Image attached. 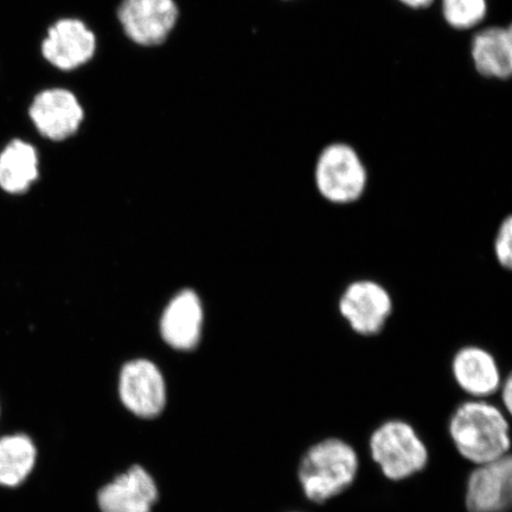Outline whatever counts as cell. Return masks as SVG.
I'll return each instance as SVG.
<instances>
[{"label":"cell","mask_w":512,"mask_h":512,"mask_svg":"<svg viewBox=\"0 0 512 512\" xmlns=\"http://www.w3.org/2000/svg\"><path fill=\"white\" fill-rule=\"evenodd\" d=\"M29 115L37 131L53 142H62L79 131L85 111L78 96L67 88H48L31 102Z\"/></svg>","instance_id":"obj_9"},{"label":"cell","mask_w":512,"mask_h":512,"mask_svg":"<svg viewBox=\"0 0 512 512\" xmlns=\"http://www.w3.org/2000/svg\"><path fill=\"white\" fill-rule=\"evenodd\" d=\"M291 512H300V511H291Z\"/></svg>","instance_id":"obj_22"},{"label":"cell","mask_w":512,"mask_h":512,"mask_svg":"<svg viewBox=\"0 0 512 512\" xmlns=\"http://www.w3.org/2000/svg\"><path fill=\"white\" fill-rule=\"evenodd\" d=\"M284 2H297V0H284Z\"/></svg>","instance_id":"obj_21"},{"label":"cell","mask_w":512,"mask_h":512,"mask_svg":"<svg viewBox=\"0 0 512 512\" xmlns=\"http://www.w3.org/2000/svg\"><path fill=\"white\" fill-rule=\"evenodd\" d=\"M313 182L324 201L334 206H350L366 194L369 171L354 145L335 140L318 152Z\"/></svg>","instance_id":"obj_3"},{"label":"cell","mask_w":512,"mask_h":512,"mask_svg":"<svg viewBox=\"0 0 512 512\" xmlns=\"http://www.w3.org/2000/svg\"><path fill=\"white\" fill-rule=\"evenodd\" d=\"M98 48L94 31L79 18L67 17L48 29L41 51L51 66L73 72L93 59Z\"/></svg>","instance_id":"obj_8"},{"label":"cell","mask_w":512,"mask_h":512,"mask_svg":"<svg viewBox=\"0 0 512 512\" xmlns=\"http://www.w3.org/2000/svg\"><path fill=\"white\" fill-rule=\"evenodd\" d=\"M448 435L459 456L475 466L510 454L509 415L488 400L460 403L448 420Z\"/></svg>","instance_id":"obj_1"},{"label":"cell","mask_w":512,"mask_h":512,"mask_svg":"<svg viewBox=\"0 0 512 512\" xmlns=\"http://www.w3.org/2000/svg\"><path fill=\"white\" fill-rule=\"evenodd\" d=\"M159 491L143 466L134 465L98 492L101 512H152Z\"/></svg>","instance_id":"obj_13"},{"label":"cell","mask_w":512,"mask_h":512,"mask_svg":"<svg viewBox=\"0 0 512 512\" xmlns=\"http://www.w3.org/2000/svg\"><path fill=\"white\" fill-rule=\"evenodd\" d=\"M203 310L195 292L183 291L172 299L162 318V336L170 347L191 350L201 338Z\"/></svg>","instance_id":"obj_14"},{"label":"cell","mask_w":512,"mask_h":512,"mask_svg":"<svg viewBox=\"0 0 512 512\" xmlns=\"http://www.w3.org/2000/svg\"><path fill=\"white\" fill-rule=\"evenodd\" d=\"M360 466L356 448L348 441L336 437L319 440L299 460L300 489L307 501L325 504L351 488Z\"/></svg>","instance_id":"obj_2"},{"label":"cell","mask_w":512,"mask_h":512,"mask_svg":"<svg viewBox=\"0 0 512 512\" xmlns=\"http://www.w3.org/2000/svg\"><path fill=\"white\" fill-rule=\"evenodd\" d=\"M498 392H501L504 412L510 416L512 409V377L510 374L503 379L502 386Z\"/></svg>","instance_id":"obj_20"},{"label":"cell","mask_w":512,"mask_h":512,"mask_svg":"<svg viewBox=\"0 0 512 512\" xmlns=\"http://www.w3.org/2000/svg\"><path fill=\"white\" fill-rule=\"evenodd\" d=\"M37 448L27 434L0 438V486L17 488L35 469Z\"/></svg>","instance_id":"obj_16"},{"label":"cell","mask_w":512,"mask_h":512,"mask_svg":"<svg viewBox=\"0 0 512 512\" xmlns=\"http://www.w3.org/2000/svg\"><path fill=\"white\" fill-rule=\"evenodd\" d=\"M338 313L349 329L361 337L379 336L394 312V299L379 281L357 279L344 287Z\"/></svg>","instance_id":"obj_5"},{"label":"cell","mask_w":512,"mask_h":512,"mask_svg":"<svg viewBox=\"0 0 512 512\" xmlns=\"http://www.w3.org/2000/svg\"><path fill=\"white\" fill-rule=\"evenodd\" d=\"M511 503V454L494 462L476 465L466 480L467 512H508Z\"/></svg>","instance_id":"obj_10"},{"label":"cell","mask_w":512,"mask_h":512,"mask_svg":"<svg viewBox=\"0 0 512 512\" xmlns=\"http://www.w3.org/2000/svg\"><path fill=\"white\" fill-rule=\"evenodd\" d=\"M512 219L511 216L499 224L494 242L495 258L498 265L503 267L504 270H511L512 266Z\"/></svg>","instance_id":"obj_18"},{"label":"cell","mask_w":512,"mask_h":512,"mask_svg":"<svg viewBox=\"0 0 512 512\" xmlns=\"http://www.w3.org/2000/svg\"><path fill=\"white\" fill-rule=\"evenodd\" d=\"M441 21L456 32H473L488 22L490 0H438Z\"/></svg>","instance_id":"obj_17"},{"label":"cell","mask_w":512,"mask_h":512,"mask_svg":"<svg viewBox=\"0 0 512 512\" xmlns=\"http://www.w3.org/2000/svg\"><path fill=\"white\" fill-rule=\"evenodd\" d=\"M451 373L460 390L471 399L488 400L498 393L503 382L494 354L478 345H465L456 351Z\"/></svg>","instance_id":"obj_12"},{"label":"cell","mask_w":512,"mask_h":512,"mask_svg":"<svg viewBox=\"0 0 512 512\" xmlns=\"http://www.w3.org/2000/svg\"><path fill=\"white\" fill-rule=\"evenodd\" d=\"M118 21L128 40L140 47H158L176 28L175 0H121Z\"/></svg>","instance_id":"obj_6"},{"label":"cell","mask_w":512,"mask_h":512,"mask_svg":"<svg viewBox=\"0 0 512 512\" xmlns=\"http://www.w3.org/2000/svg\"><path fill=\"white\" fill-rule=\"evenodd\" d=\"M369 451L384 478L403 482L424 471L430 451L415 427L408 421L390 419L371 433Z\"/></svg>","instance_id":"obj_4"},{"label":"cell","mask_w":512,"mask_h":512,"mask_svg":"<svg viewBox=\"0 0 512 512\" xmlns=\"http://www.w3.org/2000/svg\"><path fill=\"white\" fill-rule=\"evenodd\" d=\"M119 398L127 411L138 418L153 419L162 414L168 396L156 364L147 360L126 363L119 376Z\"/></svg>","instance_id":"obj_7"},{"label":"cell","mask_w":512,"mask_h":512,"mask_svg":"<svg viewBox=\"0 0 512 512\" xmlns=\"http://www.w3.org/2000/svg\"><path fill=\"white\" fill-rule=\"evenodd\" d=\"M395 2L403 9L419 12L434 8L438 0H395Z\"/></svg>","instance_id":"obj_19"},{"label":"cell","mask_w":512,"mask_h":512,"mask_svg":"<svg viewBox=\"0 0 512 512\" xmlns=\"http://www.w3.org/2000/svg\"><path fill=\"white\" fill-rule=\"evenodd\" d=\"M38 177V156L34 146L12 140L0 153V188L22 194Z\"/></svg>","instance_id":"obj_15"},{"label":"cell","mask_w":512,"mask_h":512,"mask_svg":"<svg viewBox=\"0 0 512 512\" xmlns=\"http://www.w3.org/2000/svg\"><path fill=\"white\" fill-rule=\"evenodd\" d=\"M469 59L484 80L507 82L512 76V25L485 24L471 32Z\"/></svg>","instance_id":"obj_11"}]
</instances>
